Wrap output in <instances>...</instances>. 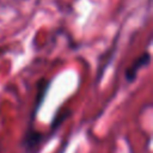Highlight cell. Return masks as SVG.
Here are the masks:
<instances>
[{"label":"cell","instance_id":"obj_1","mask_svg":"<svg viewBox=\"0 0 153 153\" xmlns=\"http://www.w3.org/2000/svg\"><path fill=\"white\" fill-rule=\"evenodd\" d=\"M148 61H149V54L148 53H146L145 55H142V56H140L136 61H135V63L127 71V79L129 80V81H131L134 78H135V75H136V72H137V69L139 68H141L142 66H145V65H147L148 63Z\"/></svg>","mask_w":153,"mask_h":153}]
</instances>
